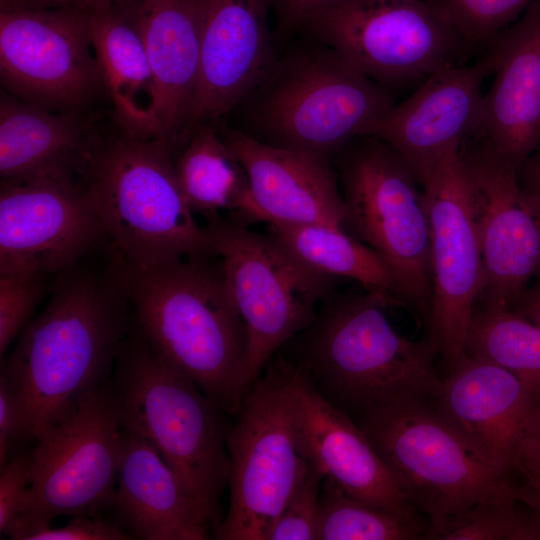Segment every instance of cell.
<instances>
[{"instance_id": "6da1fadb", "label": "cell", "mask_w": 540, "mask_h": 540, "mask_svg": "<svg viewBox=\"0 0 540 540\" xmlns=\"http://www.w3.org/2000/svg\"><path fill=\"white\" fill-rule=\"evenodd\" d=\"M59 278L1 363L22 401L26 439L35 440L112 377L131 329L129 300L111 270L99 276L74 266Z\"/></svg>"}, {"instance_id": "7a4b0ae2", "label": "cell", "mask_w": 540, "mask_h": 540, "mask_svg": "<svg viewBox=\"0 0 540 540\" xmlns=\"http://www.w3.org/2000/svg\"><path fill=\"white\" fill-rule=\"evenodd\" d=\"M208 257L142 268L112 254L110 270L147 343L226 413L238 414L251 387L248 337L221 261Z\"/></svg>"}, {"instance_id": "3957f363", "label": "cell", "mask_w": 540, "mask_h": 540, "mask_svg": "<svg viewBox=\"0 0 540 540\" xmlns=\"http://www.w3.org/2000/svg\"><path fill=\"white\" fill-rule=\"evenodd\" d=\"M390 304L365 288L328 295L296 335L297 352L289 360L354 421L404 398L436 400L441 390L432 345L399 334L386 315Z\"/></svg>"}, {"instance_id": "277c9868", "label": "cell", "mask_w": 540, "mask_h": 540, "mask_svg": "<svg viewBox=\"0 0 540 540\" xmlns=\"http://www.w3.org/2000/svg\"><path fill=\"white\" fill-rule=\"evenodd\" d=\"M111 380L122 428L161 455L214 529L229 480L226 412L135 327L120 347Z\"/></svg>"}, {"instance_id": "5b68a950", "label": "cell", "mask_w": 540, "mask_h": 540, "mask_svg": "<svg viewBox=\"0 0 540 540\" xmlns=\"http://www.w3.org/2000/svg\"><path fill=\"white\" fill-rule=\"evenodd\" d=\"M172 148L161 139L121 133L102 141L85 189L101 219L112 254L142 268L215 255L180 189Z\"/></svg>"}, {"instance_id": "8992f818", "label": "cell", "mask_w": 540, "mask_h": 540, "mask_svg": "<svg viewBox=\"0 0 540 540\" xmlns=\"http://www.w3.org/2000/svg\"><path fill=\"white\" fill-rule=\"evenodd\" d=\"M248 96L257 140L328 159L370 135L395 106L390 88L325 44L275 61Z\"/></svg>"}, {"instance_id": "52a82bcc", "label": "cell", "mask_w": 540, "mask_h": 540, "mask_svg": "<svg viewBox=\"0 0 540 540\" xmlns=\"http://www.w3.org/2000/svg\"><path fill=\"white\" fill-rule=\"evenodd\" d=\"M336 156L344 229L385 262L398 304L413 309L426 327L432 298L430 230L413 170L374 135L351 140Z\"/></svg>"}, {"instance_id": "ba28073f", "label": "cell", "mask_w": 540, "mask_h": 540, "mask_svg": "<svg viewBox=\"0 0 540 540\" xmlns=\"http://www.w3.org/2000/svg\"><path fill=\"white\" fill-rule=\"evenodd\" d=\"M408 502L427 516L460 512L484 500L517 499L437 410L409 397L355 420Z\"/></svg>"}, {"instance_id": "9c48e42d", "label": "cell", "mask_w": 540, "mask_h": 540, "mask_svg": "<svg viewBox=\"0 0 540 540\" xmlns=\"http://www.w3.org/2000/svg\"><path fill=\"white\" fill-rule=\"evenodd\" d=\"M210 247L245 325L252 384L279 348L313 321L335 278L298 259L273 234H260L220 213L203 215Z\"/></svg>"}, {"instance_id": "30bf717a", "label": "cell", "mask_w": 540, "mask_h": 540, "mask_svg": "<svg viewBox=\"0 0 540 540\" xmlns=\"http://www.w3.org/2000/svg\"><path fill=\"white\" fill-rule=\"evenodd\" d=\"M229 429L230 505L213 529L218 540H263L309 463L292 410L290 364L275 354L245 395Z\"/></svg>"}, {"instance_id": "8fae6325", "label": "cell", "mask_w": 540, "mask_h": 540, "mask_svg": "<svg viewBox=\"0 0 540 540\" xmlns=\"http://www.w3.org/2000/svg\"><path fill=\"white\" fill-rule=\"evenodd\" d=\"M305 27L390 89L421 83L460 64L471 47L433 0H345Z\"/></svg>"}, {"instance_id": "7c38bea8", "label": "cell", "mask_w": 540, "mask_h": 540, "mask_svg": "<svg viewBox=\"0 0 540 540\" xmlns=\"http://www.w3.org/2000/svg\"><path fill=\"white\" fill-rule=\"evenodd\" d=\"M35 441L25 507L16 517L33 522H51L58 516L100 517L112 507L122 426L111 378Z\"/></svg>"}, {"instance_id": "4fadbf2b", "label": "cell", "mask_w": 540, "mask_h": 540, "mask_svg": "<svg viewBox=\"0 0 540 540\" xmlns=\"http://www.w3.org/2000/svg\"><path fill=\"white\" fill-rule=\"evenodd\" d=\"M422 187L432 280L426 338L447 371L466 355L473 309L485 286L472 187L459 151L445 155Z\"/></svg>"}, {"instance_id": "5bb4252c", "label": "cell", "mask_w": 540, "mask_h": 540, "mask_svg": "<svg viewBox=\"0 0 540 540\" xmlns=\"http://www.w3.org/2000/svg\"><path fill=\"white\" fill-rule=\"evenodd\" d=\"M0 78L16 98L60 113H81L105 92L91 14L70 8L0 9Z\"/></svg>"}, {"instance_id": "9a60e30c", "label": "cell", "mask_w": 540, "mask_h": 540, "mask_svg": "<svg viewBox=\"0 0 540 540\" xmlns=\"http://www.w3.org/2000/svg\"><path fill=\"white\" fill-rule=\"evenodd\" d=\"M458 151L471 182L484 263L477 302L511 308L540 273V197L478 137L467 136Z\"/></svg>"}, {"instance_id": "2e32d148", "label": "cell", "mask_w": 540, "mask_h": 540, "mask_svg": "<svg viewBox=\"0 0 540 540\" xmlns=\"http://www.w3.org/2000/svg\"><path fill=\"white\" fill-rule=\"evenodd\" d=\"M105 231L84 188L52 180L2 179L0 186V274L64 272Z\"/></svg>"}, {"instance_id": "e0dca14e", "label": "cell", "mask_w": 540, "mask_h": 540, "mask_svg": "<svg viewBox=\"0 0 540 540\" xmlns=\"http://www.w3.org/2000/svg\"><path fill=\"white\" fill-rule=\"evenodd\" d=\"M271 5L272 0H198L200 65L187 128L231 111L272 68Z\"/></svg>"}, {"instance_id": "ac0fdd59", "label": "cell", "mask_w": 540, "mask_h": 540, "mask_svg": "<svg viewBox=\"0 0 540 540\" xmlns=\"http://www.w3.org/2000/svg\"><path fill=\"white\" fill-rule=\"evenodd\" d=\"M539 399L540 391L512 372L466 354L446 371L434 403L466 443L509 483L517 446Z\"/></svg>"}, {"instance_id": "d6986e66", "label": "cell", "mask_w": 540, "mask_h": 540, "mask_svg": "<svg viewBox=\"0 0 540 540\" xmlns=\"http://www.w3.org/2000/svg\"><path fill=\"white\" fill-rule=\"evenodd\" d=\"M288 361L294 423L300 450L308 463L348 496L422 521L357 423L323 397L308 377Z\"/></svg>"}, {"instance_id": "ffe728a7", "label": "cell", "mask_w": 540, "mask_h": 540, "mask_svg": "<svg viewBox=\"0 0 540 540\" xmlns=\"http://www.w3.org/2000/svg\"><path fill=\"white\" fill-rule=\"evenodd\" d=\"M485 44L493 82L470 135L517 170L540 140V0Z\"/></svg>"}, {"instance_id": "44dd1931", "label": "cell", "mask_w": 540, "mask_h": 540, "mask_svg": "<svg viewBox=\"0 0 540 540\" xmlns=\"http://www.w3.org/2000/svg\"><path fill=\"white\" fill-rule=\"evenodd\" d=\"M489 75L483 57L471 65L443 68L376 125L370 135L391 145L410 165L422 186L439 161L458 151L478 121L482 83Z\"/></svg>"}, {"instance_id": "7402d4cb", "label": "cell", "mask_w": 540, "mask_h": 540, "mask_svg": "<svg viewBox=\"0 0 540 540\" xmlns=\"http://www.w3.org/2000/svg\"><path fill=\"white\" fill-rule=\"evenodd\" d=\"M222 137L247 172L254 222L344 226L339 178L328 158L273 146L237 129H226Z\"/></svg>"}, {"instance_id": "603a6c76", "label": "cell", "mask_w": 540, "mask_h": 540, "mask_svg": "<svg viewBox=\"0 0 540 540\" xmlns=\"http://www.w3.org/2000/svg\"><path fill=\"white\" fill-rule=\"evenodd\" d=\"M102 141L93 123L81 113L45 110L6 91L1 93L2 179H44L75 185V176L86 178Z\"/></svg>"}, {"instance_id": "cb8c5ba5", "label": "cell", "mask_w": 540, "mask_h": 540, "mask_svg": "<svg viewBox=\"0 0 540 540\" xmlns=\"http://www.w3.org/2000/svg\"><path fill=\"white\" fill-rule=\"evenodd\" d=\"M111 508L114 522L131 538L203 540L213 530L161 455L145 440L123 428Z\"/></svg>"}, {"instance_id": "d4e9b609", "label": "cell", "mask_w": 540, "mask_h": 540, "mask_svg": "<svg viewBox=\"0 0 540 540\" xmlns=\"http://www.w3.org/2000/svg\"><path fill=\"white\" fill-rule=\"evenodd\" d=\"M122 10L142 40L158 88L162 139L172 148L187 125L198 79V0H134Z\"/></svg>"}, {"instance_id": "484cf974", "label": "cell", "mask_w": 540, "mask_h": 540, "mask_svg": "<svg viewBox=\"0 0 540 540\" xmlns=\"http://www.w3.org/2000/svg\"><path fill=\"white\" fill-rule=\"evenodd\" d=\"M91 29L104 90L121 132L163 140L157 84L130 18L122 9H108L91 14Z\"/></svg>"}, {"instance_id": "4316f807", "label": "cell", "mask_w": 540, "mask_h": 540, "mask_svg": "<svg viewBox=\"0 0 540 540\" xmlns=\"http://www.w3.org/2000/svg\"><path fill=\"white\" fill-rule=\"evenodd\" d=\"M174 162L183 196L194 213L232 211L242 223L253 221L247 172L211 126L196 127ZM254 222V221H253Z\"/></svg>"}, {"instance_id": "83f0119b", "label": "cell", "mask_w": 540, "mask_h": 540, "mask_svg": "<svg viewBox=\"0 0 540 540\" xmlns=\"http://www.w3.org/2000/svg\"><path fill=\"white\" fill-rule=\"evenodd\" d=\"M298 259L332 278H347L398 304L393 275L385 262L342 226L330 224H269Z\"/></svg>"}, {"instance_id": "f1b7e54d", "label": "cell", "mask_w": 540, "mask_h": 540, "mask_svg": "<svg viewBox=\"0 0 540 540\" xmlns=\"http://www.w3.org/2000/svg\"><path fill=\"white\" fill-rule=\"evenodd\" d=\"M465 352L501 366L540 391V326L510 308L477 302Z\"/></svg>"}, {"instance_id": "f546056e", "label": "cell", "mask_w": 540, "mask_h": 540, "mask_svg": "<svg viewBox=\"0 0 540 540\" xmlns=\"http://www.w3.org/2000/svg\"><path fill=\"white\" fill-rule=\"evenodd\" d=\"M427 524L357 500L323 480L318 540H418Z\"/></svg>"}, {"instance_id": "4dcf8cb0", "label": "cell", "mask_w": 540, "mask_h": 540, "mask_svg": "<svg viewBox=\"0 0 540 540\" xmlns=\"http://www.w3.org/2000/svg\"><path fill=\"white\" fill-rule=\"evenodd\" d=\"M428 519L427 540H540V516L518 499L484 500Z\"/></svg>"}, {"instance_id": "1f68e13d", "label": "cell", "mask_w": 540, "mask_h": 540, "mask_svg": "<svg viewBox=\"0 0 540 540\" xmlns=\"http://www.w3.org/2000/svg\"><path fill=\"white\" fill-rule=\"evenodd\" d=\"M469 46L485 44L533 0H433Z\"/></svg>"}, {"instance_id": "d6a6232c", "label": "cell", "mask_w": 540, "mask_h": 540, "mask_svg": "<svg viewBox=\"0 0 540 540\" xmlns=\"http://www.w3.org/2000/svg\"><path fill=\"white\" fill-rule=\"evenodd\" d=\"M324 478L325 475L309 463L293 494L268 526L263 540H318Z\"/></svg>"}, {"instance_id": "836d02e7", "label": "cell", "mask_w": 540, "mask_h": 540, "mask_svg": "<svg viewBox=\"0 0 540 540\" xmlns=\"http://www.w3.org/2000/svg\"><path fill=\"white\" fill-rule=\"evenodd\" d=\"M45 291V274L14 271L0 274V355L26 327Z\"/></svg>"}, {"instance_id": "e575fe53", "label": "cell", "mask_w": 540, "mask_h": 540, "mask_svg": "<svg viewBox=\"0 0 540 540\" xmlns=\"http://www.w3.org/2000/svg\"><path fill=\"white\" fill-rule=\"evenodd\" d=\"M3 534L12 540L131 539L117 523L88 515L74 516L70 522L61 527H53L51 522H33L15 517Z\"/></svg>"}, {"instance_id": "d590c367", "label": "cell", "mask_w": 540, "mask_h": 540, "mask_svg": "<svg viewBox=\"0 0 540 540\" xmlns=\"http://www.w3.org/2000/svg\"><path fill=\"white\" fill-rule=\"evenodd\" d=\"M31 451L10 456L0 468V534L25 507L30 485Z\"/></svg>"}, {"instance_id": "8d00e7d4", "label": "cell", "mask_w": 540, "mask_h": 540, "mask_svg": "<svg viewBox=\"0 0 540 540\" xmlns=\"http://www.w3.org/2000/svg\"><path fill=\"white\" fill-rule=\"evenodd\" d=\"M509 483L515 490L540 493V399L517 446Z\"/></svg>"}, {"instance_id": "74e56055", "label": "cell", "mask_w": 540, "mask_h": 540, "mask_svg": "<svg viewBox=\"0 0 540 540\" xmlns=\"http://www.w3.org/2000/svg\"><path fill=\"white\" fill-rule=\"evenodd\" d=\"M26 439L22 401L14 382L0 373V468L10 458L13 446Z\"/></svg>"}, {"instance_id": "f35d334b", "label": "cell", "mask_w": 540, "mask_h": 540, "mask_svg": "<svg viewBox=\"0 0 540 540\" xmlns=\"http://www.w3.org/2000/svg\"><path fill=\"white\" fill-rule=\"evenodd\" d=\"M345 0H272L281 27L294 29L306 23L322 11Z\"/></svg>"}, {"instance_id": "ab89813d", "label": "cell", "mask_w": 540, "mask_h": 540, "mask_svg": "<svg viewBox=\"0 0 540 540\" xmlns=\"http://www.w3.org/2000/svg\"><path fill=\"white\" fill-rule=\"evenodd\" d=\"M134 0H0V9L70 8L94 14L112 8L123 9Z\"/></svg>"}, {"instance_id": "60d3db41", "label": "cell", "mask_w": 540, "mask_h": 540, "mask_svg": "<svg viewBox=\"0 0 540 540\" xmlns=\"http://www.w3.org/2000/svg\"><path fill=\"white\" fill-rule=\"evenodd\" d=\"M510 309L540 326V273Z\"/></svg>"}, {"instance_id": "b9f144b4", "label": "cell", "mask_w": 540, "mask_h": 540, "mask_svg": "<svg viewBox=\"0 0 540 540\" xmlns=\"http://www.w3.org/2000/svg\"><path fill=\"white\" fill-rule=\"evenodd\" d=\"M516 174L523 188L540 197V140L533 152L518 167Z\"/></svg>"}, {"instance_id": "7bdbcfd3", "label": "cell", "mask_w": 540, "mask_h": 540, "mask_svg": "<svg viewBox=\"0 0 540 540\" xmlns=\"http://www.w3.org/2000/svg\"><path fill=\"white\" fill-rule=\"evenodd\" d=\"M516 497L540 516V493L516 490Z\"/></svg>"}]
</instances>
